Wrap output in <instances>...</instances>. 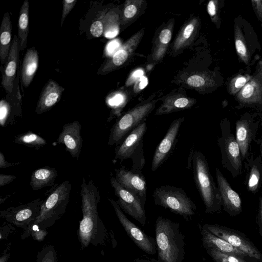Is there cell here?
<instances>
[{"label": "cell", "instance_id": "db71d44e", "mask_svg": "<svg viewBox=\"0 0 262 262\" xmlns=\"http://www.w3.org/2000/svg\"><path fill=\"white\" fill-rule=\"evenodd\" d=\"M136 262H158L155 260H154V261H149V260H145V259H137L136 260Z\"/></svg>", "mask_w": 262, "mask_h": 262}, {"label": "cell", "instance_id": "30bf717a", "mask_svg": "<svg viewBox=\"0 0 262 262\" xmlns=\"http://www.w3.org/2000/svg\"><path fill=\"white\" fill-rule=\"evenodd\" d=\"M110 182L118 198L116 202L121 209L143 226H145L147 220L145 205L137 195L123 187L115 178L112 177Z\"/></svg>", "mask_w": 262, "mask_h": 262}, {"label": "cell", "instance_id": "f1b7e54d", "mask_svg": "<svg viewBox=\"0 0 262 262\" xmlns=\"http://www.w3.org/2000/svg\"><path fill=\"white\" fill-rule=\"evenodd\" d=\"M13 142L36 149H38L47 144V141L44 138L31 131H28L17 135L15 137Z\"/></svg>", "mask_w": 262, "mask_h": 262}, {"label": "cell", "instance_id": "7c38bea8", "mask_svg": "<svg viewBox=\"0 0 262 262\" xmlns=\"http://www.w3.org/2000/svg\"><path fill=\"white\" fill-rule=\"evenodd\" d=\"M184 117L173 120L165 135L157 146L152 161L151 169L155 171L161 167L172 153L178 141V136Z\"/></svg>", "mask_w": 262, "mask_h": 262}, {"label": "cell", "instance_id": "7dc6e473", "mask_svg": "<svg viewBox=\"0 0 262 262\" xmlns=\"http://www.w3.org/2000/svg\"><path fill=\"white\" fill-rule=\"evenodd\" d=\"M119 42L117 40H113L110 42L107 47L108 53L110 54L113 52L119 47Z\"/></svg>", "mask_w": 262, "mask_h": 262}, {"label": "cell", "instance_id": "ba28073f", "mask_svg": "<svg viewBox=\"0 0 262 262\" xmlns=\"http://www.w3.org/2000/svg\"><path fill=\"white\" fill-rule=\"evenodd\" d=\"M155 101L138 105L121 116L112 127L107 144H119L135 128L145 121L146 118L155 108Z\"/></svg>", "mask_w": 262, "mask_h": 262}, {"label": "cell", "instance_id": "f35d334b", "mask_svg": "<svg viewBox=\"0 0 262 262\" xmlns=\"http://www.w3.org/2000/svg\"><path fill=\"white\" fill-rule=\"evenodd\" d=\"M138 8L135 4L126 5L123 10V17L125 19L133 18L137 14Z\"/></svg>", "mask_w": 262, "mask_h": 262}, {"label": "cell", "instance_id": "484cf974", "mask_svg": "<svg viewBox=\"0 0 262 262\" xmlns=\"http://www.w3.org/2000/svg\"><path fill=\"white\" fill-rule=\"evenodd\" d=\"M262 86L255 79L249 81L238 92V100L244 104H251L261 101Z\"/></svg>", "mask_w": 262, "mask_h": 262}, {"label": "cell", "instance_id": "cb8c5ba5", "mask_svg": "<svg viewBox=\"0 0 262 262\" xmlns=\"http://www.w3.org/2000/svg\"><path fill=\"white\" fill-rule=\"evenodd\" d=\"M39 57L34 47L27 50L24 57L21 71V79L23 86L28 88L31 83L37 70Z\"/></svg>", "mask_w": 262, "mask_h": 262}, {"label": "cell", "instance_id": "836d02e7", "mask_svg": "<svg viewBox=\"0 0 262 262\" xmlns=\"http://www.w3.org/2000/svg\"><path fill=\"white\" fill-rule=\"evenodd\" d=\"M251 78L248 75H239L233 78L229 85V90L231 94H235L249 81Z\"/></svg>", "mask_w": 262, "mask_h": 262}, {"label": "cell", "instance_id": "bcb514c9", "mask_svg": "<svg viewBox=\"0 0 262 262\" xmlns=\"http://www.w3.org/2000/svg\"><path fill=\"white\" fill-rule=\"evenodd\" d=\"M123 99L121 94H117L109 100V103L112 105H118L122 102Z\"/></svg>", "mask_w": 262, "mask_h": 262}, {"label": "cell", "instance_id": "6da1fadb", "mask_svg": "<svg viewBox=\"0 0 262 262\" xmlns=\"http://www.w3.org/2000/svg\"><path fill=\"white\" fill-rule=\"evenodd\" d=\"M80 196L82 219L79 223L77 235L81 249L90 244L102 245L106 239L107 231L98 211L100 194L92 180L86 182L83 178Z\"/></svg>", "mask_w": 262, "mask_h": 262}, {"label": "cell", "instance_id": "7a4b0ae2", "mask_svg": "<svg viewBox=\"0 0 262 262\" xmlns=\"http://www.w3.org/2000/svg\"><path fill=\"white\" fill-rule=\"evenodd\" d=\"M186 167L192 172L196 187L205 205L206 212L212 213L220 211L222 206L220 193L204 154L201 151L191 148L187 158Z\"/></svg>", "mask_w": 262, "mask_h": 262}, {"label": "cell", "instance_id": "f546056e", "mask_svg": "<svg viewBox=\"0 0 262 262\" xmlns=\"http://www.w3.org/2000/svg\"><path fill=\"white\" fill-rule=\"evenodd\" d=\"M234 41L236 51L238 56L245 63L248 64L249 60V53L243 33L237 25L234 27Z\"/></svg>", "mask_w": 262, "mask_h": 262}, {"label": "cell", "instance_id": "f907efd6", "mask_svg": "<svg viewBox=\"0 0 262 262\" xmlns=\"http://www.w3.org/2000/svg\"><path fill=\"white\" fill-rule=\"evenodd\" d=\"M10 254L9 252L3 254L0 257V262H7Z\"/></svg>", "mask_w": 262, "mask_h": 262}, {"label": "cell", "instance_id": "d4e9b609", "mask_svg": "<svg viewBox=\"0 0 262 262\" xmlns=\"http://www.w3.org/2000/svg\"><path fill=\"white\" fill-rule=\"evenodd\" d=\"M0 33V59L2 64H4L7 59L12 45V25L8 12L3 16Z\"/></svg>", "mask_w": 262, "mask_h": 262}, {"label": "cell", "instance_id": "4dcf8cb0", "mask_svg": "<svg viewBox=\"0 0 262 262\" xmlns=\"http://www.w3.org/2000/svg\"><path fill=\"white\" fill-rule=\"evenodd\" d=\"M206 249L215 262H246L241 256L224 253L212 248Z\"/></svg>", "mask_w": 262, "mask_h": 262}, {"label": "cell", "instance_id": "ab89813d", "mask_svg": "<svg viewBox=\"0 0 262 262\" xmlns=\"http://www.w3.org/2000/svg\"><path fill=\"white\" fill-rule=\"evenodd\" d=\"M48 232L47 230L41 229L38 228H37V229H34L33 228L30 233V236H31L34 239L41 242L44 240Z\"/></svg>", "mask_w": 262, "mask_h": 262}, {"label": "cell", "instance_id": "d590c367", "mask_svg": "<svg viewBox=\"0 0 262 262\" xmlns=\"http://www.w3.org/2000/svg\"><path fill=\"white\" fill-rule=\"evenodd\" d=\"M103 19H99L94 21L91 25L90 31L94 37L101 36L104 32V25Z\"/></svg>", "mask_w": 262, "mask_h": 262}, {"label": "cell", "instance_id": "44dd1931", "mask_svg": "<svg viewBox=\"0 0 262 262\" xmlns=\"http://www.w3.org/2000/svg\"><path fill=\"white\" fill-rule=\"evenodd\" d=\"M246 160L245 185L248 191L255 193L258 191L262 184V158L260 155L255 157L251 154Z\"/></svg>", "mask_w": 262, "mask_h": 262}, {"label": "cell", "instance_id": "8992f818", "mask_svg": "<svg viewBox=\"0 0 262 262\" xmlns=\"http://www.w3.org/2000/svg\"><path fill=\"white\" fill-rule=\"evenodd\" d=\"M221 136L217 139V144L221 154V163L232 177L236 178L243 172V159L235 136L230 128V122H221Z\"/></svg>", "mask_w": 262, "mask_h": 262}, {"label": "cell", "instance_id": "83f0119b", "mask_svg": "<svg viewBox=\"0 0 262 262\" xmlns=\"http://www.w3.org/2000/svg\"><path fill=\"white\" fill-rule=\"evenodd\" d=\"M194 104V101L186 97H179L174 100L165 102L158 108L155 114L163 115L170 113L178 110L190 107Z\"/></svg>", "mask_w": 262, "mask_h": 262}, {"label": "cell", "instance_id": "8d00e7d4", "mask_svg": "<svg viewBox=\"0 0 262 262\" xmlns=\"http://www.w3.org/2000/svg\"><path fill=\"white\" fill-rule=\"evenodd\" d=\"M77 0H64L60 25L62 27L65 18L75 6Z\"/></svg>", "mask_w": 262, "mask_h": 262}, {"label": "cell", "instance_id": "e575fe53", "mask_svg": "<svg viewBox=\"0 0 262 262\" xmlns=\"http://www.w3.org/2000/svg\"><path fill=\"white\" fill-rule=\"evenodd\" d=\"M11 112V107L9 103L5 99L0 102V125L5 127L8 123Z\"/></svg>", "mask_w": 262, "mask_h": 262}, {"label": "cell", "instance_id": "d6986e66", "mask_svg": "<svg viewBox=\"0 0 262 262\" xmlns=\"http://www.w3.org/2000/svg\"><path fill=\"white\" fill-rule=\"evenodd\" d=\"M64 88L55 81L50 79L43 87L35 108L40 115L51 110L60 100Z\"/></svg>", "mask_w": 262, "mask_h": 262}, {"label": "cell", "instance_id": "74e56055", "mask_svg": "<svg viewBox=\"0 0 262 262\" xmlns=\"http://www.w3.org/2000/svg\"><path fill=\"white\" fill-rule=\"evenodd\" d=\"M206 79L200 75H193L188 78L187 80V84L193 87H200L204 85L206 83Z\"/></svg>", "mask_w": 262, "mask_h": 262}, {"label": "cell", "instance_id": "5b68a950", "mask_svg": "<svg viewBox=\"0 0 262 262\" xmlns=\"http://www.w3.org/2000/svg\"><path fill=\"white\" fill-rule=\"evenodd\" d=\"M152 196L156 205L182 216L186 220L195 213V204L181 188L161 185L155 188Z\"/></svg>", "mask_w": 262, "mask_h": 262}, {"label": "cell", "instance_id": "3957f363", "mask_svg": "<svg viewBox=\"0 0 262 262\" xmlns=\"http://www.w3.org/2000/svg\"><path fill=\"white\" fill-rule=\"evenodd\" d=\"M179 224L158 216L156 221V242L158 262H182L184 254V235Z\"/></svg>", "mask_w": 262, "mask_h": 262}, {"label": "cell", "instance_id": "277c9868", "mask_svg": "<svg viewBox=\"0 0 262 262\" xmlns=\"http://www.w3.org/2000/svg\"><path fill=\"white\" fill-rule=\"evenodd\" d=\"M71 189L72 185L68 180L54 185L43 200L33 227L47 230L60 219L66 211Z\"/></svg>", "mask_w": 262, "mask_h": 262}, {"label": "cell", "instance_id": "9a60e30c", "mask_svg": "<svg viewBox=\"0 0 262 262\" xmlns=\"http://www.w3.org/2000/svg\"><path fill=\"white\" fill-rule=\"evenodd\" d=\"M217 185L222 206L224 210L232 215L238 214L242 211V200L238 193L235 191L217 168H215Z\"/></svg>", "mask_w": 262, "mask_h": 262}, {"label": "cell", "instance_id": "2e32d148", "mask_svg": "<svg viewBox=\"0 0 262 262\" xmlns=\"http://www.w3.org/2000/svg\"><path fill=\"white\" fill-rule=\"evenodd\" d=\"M81 130V125L78 121L67 123L56 140L57 143L63 144L71 156L77 159L80 156L83 143Z\"/></svg>", "mask_w": 262, "mask_h": 262}, {"label": "cell", "instance_id": "ee69618b", "mask_svg": "<svg viewBox=\"0 0 262 262\" xmlns=\"http://www.w3.org/2000/svg\"><path fill=\"white\" fill-rule=\"evenodd\" d=\"M251 3L257 17L259 19L262 20V1L253 0Z\"/></svg>", "mask_w": 262, "mask_h": 262}, {"label": "cell", "instance_id": "7402d4cb", "mask_svg": "<svg viewBox=\"0 0 262 262\" xmlns=\"http://www.w3.org/2000/svg\"><path fill=\"white\" fill-rule=\"evenodd\" d=\"M200 230L203 245L206 248H212L224 253L232 254L242 257L247 255L226 241L214 235L204 228H200Z\"/></svg>", "mask_w": 262, "mask_h": 262}, {"label": "cell", "instance_id": "8fae6325", "mask_svg": "<svg viewBox=\"0 0 262 262\" xmlns=\"http://www.w3.org/2000/svg\"><path fill=\"white\" fill-rule=\"evenodd\" d=\"M108 201L112 204L118 220L130 238L145 253L148 254H156V241L129 220L116 201L112 199H108Z\"/></svg>", "mask_w": 262, "mask_h": 262}, {"label": "cell", "instance_id": "d6a6232c", "mask_svg": "<svg viewBox=\"0 0 262 262\" xmlns=\"http://www.w3.org/2000/svg\"><path fill=\"white\" fill-rule=\"evenodd\" d=\"M195 29L194 21L188 24L182 30V32L176 40L175 45L176 48L183 47L188 39L192 36Z\"/></svg>", "mask_w": 262, "mask_h": 262}, {"label": "cell", "instance_id": "f5cc1de1", "mask_svg": "<svg viewBox=\"0 0 262 262\" xmlns=\"http://www.w3.org/2000/svg\"><path fill=\"white\" fill-rule=\"evenodd\" d=\"M258 143H259V148H260V156L262 158V136L261 137V138L258 140Z\"/></svg>", "mask_w": 262, "mask_h": 262}, {"label": "cell", "instance_id": "f6af8a7d", "mask_svg": "<svg viewBox=\"0 0 262 262\" xmlns=\"http://www.w3.org/2000/svg\"><path fill=\"white\" fill-rule=\"evenodd\" d=\"M20 163V162H15V163H10L7 162L6 160L4 154L0 151V168H5L8 167L13 166L19 164Z\"/></svg>", "mask_w": 262, "mask_h": 262}, {"label": "cell", "instance_id": "ffe728a7", "mask_svg": "<svg viewBox=\"0 0 262 262\" xmlns=\"http://www.w3.org/2000/svg\"><path fill=\"white\" fill-rule=\"evenodd\" d=\"M140 36V33H138L133 36L102 66L98 70L97 74H106L122 66L138 45Z\"/></svg>", "mask_w": 262, "mask_h": 262}, {"label": "cell", "instance_id": "4316f807", "mask_svg": "<svg viewBox=\"0 0 262 262\" xmlns=\"http://www.w3.org/2000/svg\"><path fill=\"white\" fill-rule=\"evenodd\" d=\"M29 4L25 0L19 14L18 21V37L20 50L23 51L27 47L29 28Z\"/></svg>", "mask_w": 262, "mask_h": 262}, {"label": "cell", "instance_id": "1f68e13d", "mask_svg": "<svg viewBox=\"0 0 262 262\" xmlns=\"http://www.w3.org/2000/svg\"><path fill=\"white\" fill-rule=\"evenodd\" d=\"M57 254L54 246L51 245H45L38 252L36 262H57Z\"/></svg>", "mask_w": 262, "mask_h": 262}, {"label": "cell", "instance_id": "ac0fdd59", "mask_svg": "<svg viewBox=\"0 0 262 262\" xmlns=\"http://www.w3.org/2000/svg\"><path fill=\"white\" fill-rule=\"evenodd\" d=\"M19 50L18 37L15 35L6 61L2 81V86L9 94L12 93L14 87Z\"/></svg>", "mask_w": 262, "mask_h": 262}, {"label": "cell", "instance_id": "52a82bcc", "mask_svg": "<svg viewBox=\"0 0 262 262\" xmlns=\"http://www.w3.org/2000/svg\"><path fill=\"white\" fill-rule=\"evenodd\" d=\"M146 130V122L144 121L116 146L115 159L121 161L132 159L133 165L131 169L141 170L145 164L143 139Z\"/></svg>", "mask_w": 262, "mask_h": 262}, {"label": "cell", "instance_id": "60d3db41", "mask_svg": "<svg viewBox=\"0 0 262 262\" xmlns=\"http://www.w3.org/2000/svg\"><path fill=\"white\" fill-rule=\"evenodd\" d=\"M207 11L212 19L217 21V2L215 1H209L207 5Z\"/></svg>", "mask_w": 262, "mask_h": 262}, {"label": "cell", "instance_id": "b9f144b4", "mask_svg": "<svg viewBox=\"0 0 262 262\" xmlns=\"http://www.w3.org/2000/svg\"><path fill=\"white\" fill-rule=\"evenodd\" d=\"M171 38V32L168 29H164L161 31L159 34L160 42L164 45L169 42Z\"/></svg>", "mask_w": 262, "mask_h": 262}, {"label": "cell", "instance_id": "c3c4849f", "mask_svg": "<svg viewBox=\"0 0 262 262\" xmlns=\"http://www.w3.org/2000/svg\"><path fill=\"white\" fill-rule=\"evenodd\" d=\"M148 83V80L146 77L142 76L140 77L139 81L137 82L138 84V88L139 90H142L147 85Z\"/></svg>", "mask_w": 262, "mask_h": 262}, {"label": "cell", "instance_id": "681fc988", "mask_svg": "<svg viewBox=\"0 0 262 262\" xmlns=\"http://www.w3.org/2000/svg\"><path fill=\"white\" fill-rule=\"evenodd\" d=\"M258 219L259 223L262 227V195L260 199L259 202V212L258 214Z\"/></svg>", "mask_w": 262, "mask_h": 262}, {"label": "cell", "instance_id": "5bb4252c", "mask_svg": "<svg viewBox=\"0 0 262 262\" xmlns=\"http://www.w3.org/2000/svg\"><path fill=\"white\" fill-rule=\"evenodd\" d=\"M116 179L124 188L137 195L145 205L147 186L141 170H129L124 166L115 169Z\"/></svg>", "mask_w": 262, "mask_h": 262}, {"label": "cell", "instance_id": "7bdbcfd3", "mask_svg": "<svg viewBox=\"0 0 262 262\" xmlns=\"http://www.w3.org/2000/svg\"><path fill=\"white\" fill-rule=\"evenodd\" d=\"M16 177L11 174H0V187H3L8 184L12 183Z\"/></svg>", "mask_w": 262, "mask_h": 262}, {"label": "cell", "instance_id": "e0dca14e", "mask_svg": "<svg viewBox=\"0 0 262 262\" xmlns=\"http://www.w3.org/2000/svg\"><path fill=\"white\" fill-rule=\"evenodd\" d=\"M258 124L248 117H242L235 123V138L238 144L243 160L249 155L252 141H255Z\"/></svg>", "mask_w": 262, "mask_h": 262}, {"label": "cell", "instance_id": "816d5d0a", "mask_svg": "<svg viewBox=\"0 0 262 262\" xmlns=\"http://www.w3.org/2000/svg\"><path fill=\"white\" fill-rule=\"evenodd\" d=\"M143 71L141 70H139L136 71L134 73V74L133 75V77H134V78L141 77L143 76Z\"/></svg>", "mask_w": 262, "mask_h": 262}, {"label": "cell", "instance_id": "4fadbf2b", "mask_svg": "<svg viewBox=\"0 0 262 262\" xmlns=\"http://www.w3.org/2000/svg\"><path fill=\"white\" fill-rule=\"evenodd\" d=\"M202 227L226 241L247 255L259 260H262V255L259 251L247 239L234 231L217 225L205 224Z\"/></svg>", "mask_w": 262, "mask_h": 262}, {"label": "cell", "instance_id": "603a6c76", "mask_svg": "<svg viewBox=\"0 0 262 262\" xmlns=\"http://www.w3.org/2000/svg\"><path fill=\"white\" fill-rule=\"evenodd\" d=\"M57 171L54 167L48 166L35 169L32 173L30 185L33 190L55 185Z\"/></svg>", "mask_w": 262, "mask_h": 262}, {"label": "cell", "instance_id": "9c48e42d", "mask_svg": "<svg viewBox=\"0 0 262 262\" xmlns=\"http://www.w3.org/2000/svg\"><path fill=\"white\" fill-rule=\"evenodd\" d=\"M43 201L38 198L25 204L9 207L0 211V217L23 229L21 238L25 239L30 236L33 223L40 212Z\"/></svg>", "mask_w": 262, "mask_h": 262}]
</instances>
